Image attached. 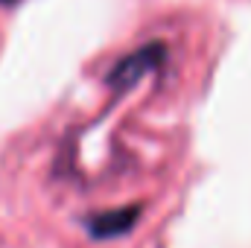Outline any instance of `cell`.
Returning a JSON list of instances; mask_svg holds the SVG:
<instances>
[{
    "mask_svg": "<svg viewBox=\"0 0 251 248\" xmlns=\"http://www.w3.org/2000/svg\"><path fill=\"white\" fill-rule=\"evenodd\" d=\"M137 207H120V210H105V213H97L94 219H88V231L97 237V240H108V237H120L126 234L134 219H137Z\"/></svg>",
    "mask_w": 251,
    "mask_h": 248,
    "instance_id": "7a4b0ae2",
    "label": "cell"
},
{
    "mask_svg": "<svg viewBox=\"0 0 251 248\" xmlns=\"http://www.w3.org/2000/svg\"><path fill=\"white\" fill-rule=\"evenodd\" d=\"M0 3H3V6H9V3H15V0H0Z\"/></svg>",
    "mask_w": 251,
    "mask_h": 248,
    "instance_id": "3957f363",
    "label": "cell"
},
{
    "mask_svg": "<svg viewBox=\"0 0 251 248\" xmlns=\"http://www.w3.org/2000/svg\"><path fill=\"white\" fill-rule=\"evenodd\" d=\"M167 59V47L164 44H146V47H140V50H134V53H128L123 56L117 67H111V73H108V85L114 88V91H128L131 85H137L146 73H152V70H158L161 64Z\"/></svg>",
    "mask_w": 251,
    "mask_h": 248,
    "instance_id": "6da1fadb",
    "label": "cell"
}]
</instances>
